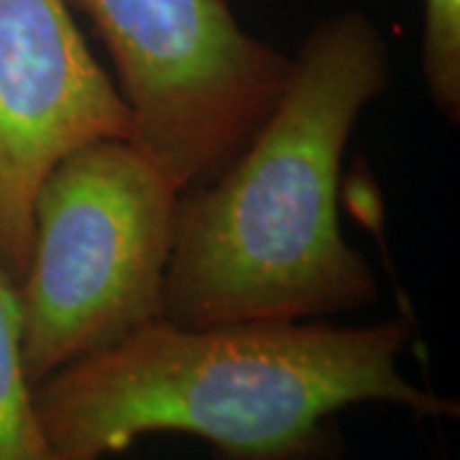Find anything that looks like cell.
I'll return each mask as SVG.
<instances>
[{"label": "cell", "mask_w": 460, "mask_h": 460, "mask_svg": "<svg viewBox=\"0 0 460 460\" xmlns=\"http://www.w3.org/2000/svg\"><path fill=\"white\" fill-rule=\"evenodd\" d=\"M0 460H54L23 361L16 284L0 263Z\"/></svg>", "instance_id": "cell-6"}, {"label": "cell", "mask_w": 460, "mask_h": 460, "mask_svg": "<svg viewBox=\"0 0 460 460\" xmlns=\"http://www.w3.org/2000/svg\"><path fill=\"white\" fill-rule=\"evenodd\" d=\"M389 77L371 18L348 11L314 26L246 146L180 198L164 320L302 323L376 302V277L338 223V184L356 120Z\"/></svg>", "instance_id": "cell-2"}, {"label": "cell", "mask_w": 460, "mask_h": 460, "mask_svg": "<svg viewBox=\"0 0 460 460\" xmlns=\"http://www.w3.org/2000/svg\"><path fill=\"white\" fill-rule=\"evenodd\" d=\"M422 72L447 120L460 113V0H425Z\"/></svg>", "instance_id": "cell-7"}, {"label": "cell", "mask_w": 460, "mask_h": 460, "mask_svg": "<svg viewBox=\"0 0 460 460\" xmlns=\"http://www.w3.org/2000/svg\"><path fill=\"white\" fill-rule=\"evenodd\" d=\"M180 198L128 138L77 148L44 177L31 253L16 281L33 386L164 317Z\"/></svg>", "instance_id": "cell-3"}, {"label": "cell", "mask_w": 460, "mask_h": 460, "mask_svg": "<svg viewBox=\"0 0 460 460\" xmlns=\"http://www.w3.org/2000/svg\"><path fill=\"white\" fill-rule=\"evenodd\" d=\"M402 320L376 325L156 320L33 386L54 460H105L154 432L192 435L217 460H332V417L366 402L456 417L458 402L402 374Z\"/></svg>", "instance_id": "cell-1"}, {"label": "cell", "mask_w": 460, "mask_h": 460, "mask_svg": "<svg viewBox=\"0 0 460 460\" xmlns=\"http://www.w3.org/2000/svg\"><path fill=\"white\" fill-rule=\"evenodd\" d=\"M102 39L133 144L181 195L215 180L281 98L292 57L251 36L230 0H66Z\"/></svg>", "instance_id": "cell-4"}, {"label": "cell", "mask_w": 460, "mask_h": 460, "mask_svg": "<svg viewBox=\"0 0 460 460\" xmlns=\"http://www.w3.org/2000/svg\"><path fill=\"white\" fill-rule=\"evenodd\" d=\"M133 141V118L66 0H0V263L16 284L31 253L33 202L77 148Z\"/></svg>", "instance_id": "cell-5"}]
</instances>
